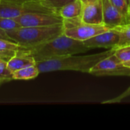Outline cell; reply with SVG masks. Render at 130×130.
Instances as JSON below:
<instances>
[{
    "label": "cell",
    "instance_id": "6da1fadb",
    "mask_svg": "<svg viewBox=\"0 0 130 130\" xmlns=\"http://www.w3.org/2000/svg\"><path fill=\"white\" fill-rule=\"evenodd\" d=\"M115 48L107 51L88 56L71 55L46 59L36 63L40 73L55 71H78L89 73L91 69L101 59L113 54Z\"/></svg>",
    "mask_w": 130,
    "mask_h": 130
},
{
    "label": "cell",
    "instance_id": "7a4b0ae2",
    "mask_svg": "<svg viewBox=\"0 0 130 130\" xmlns=\"http://www.w3.org/2000/svg\"><path fill=\"white\" fill-rule=\"evenodd\" d=\"M89 50L91 49L85 46L83 41L73 39L62 34L41 45L26 51L30 53L36 62H37L54 58L76 55Z\"/></svg>",
    "mask_w": 130,
    "mask_h": 130
},
{
    "label": "cell",
    "instance_id": "3957f363",
    "mask_svg": "<svg viewBox=\"0 0 130 130\" xmlns=\"http://www.w3.org/2000/svg\"><path fill=\"white\" fill-rule=\"evenodd\" d=\"M12 41L25 50L41 45L63 34L62 24L45 27H21L7 31Z\"/></svg>",
    "mask_w": 130,
    "mask_h": 130
},
{
    "label": "cell",
    "instance_id": "277c9868",
    "mask_svg": "<svg viewBox=\"0 0 130 130\" xmlns=\"http://www.w3.org/2000/svg\"><path fill=\"white\" fill-rule=\"evenodd\" d=\"M63 34L73 39L85 41L109 29L104 24H91L84 22L81 17L63 19Z\"/></svg>",
    "mask_w": 130,
    "mask_h": 130
},
{
    "label": "cell",
    "instance_id": "5b68a950",
    "mask_svg": "<svg viewBox=\"0 0 130 130\" xmlns=\"http://www.w3.org/2000/svg\"><path fill=\"white\" fill-rule=\"evenodd\" d=\"M89 74L95 76H130V67L126 66L112 54L98 62Z\"/></svg>",
    "mask_w": 130,
    "mask_h": 130
},
{
    "label": "cell",
    "instance_id": "8992f818",
    "mask_svg": "<svg viewBox=\"0 0 130 130\" xmlns=\"http://www.w3.org/2000/svg\"><path fill=\"white\" fill-rule=\"evenodd\" d=\"M21 27H45L62 24L63 18L59 13L30 12L15 18Z\"/></svg>",
    "mask_w": 130,
    "mask_h": 130
},
{
    "label": "cell",
    "instance_id": "52a82bcc",
    "mask_svg": "<svg viewBox=\"0 0 130 130\" xmlns=\"http://www.w3.org/2000/svg\"><path fill=\"white\" fill-rule=\"evenodd\" d=\"M120 41V34L114 28H110L90 39L83 41L84 44L91 50L96 48H117Z\"/></svg>",
    "mask_w": 130,
    "mask_h": 130
},
{
    "label": "cell",
    "instance_id": "ba28073f",
    "mask_svg": "<svg viewBox=\"0 0 130 130\" xmlns=\"http://www.w3.org/2000/svg\"><path fill=\"white\" fill-rule=\"evenodd\" d=\"M103 2V24L110 28L129 23L126 16L120 12L109 0H102Z\"/></svg>",
    "mask_w": 130,
    "mask_h": 130
},
{
    "label": "cell",
    "instance_id": "9c48e42d",
    "mask_svg": "<svg viewBox=\"0 0 130 130\" xmlns=\"http://www.w3.org/2000/svg\"><path fill=\"white\" fill-rule=\"evenodd\" d=\"M80 17L84 22L88 24H104L102 0H95L83 4V9Z\"/></svg>",
    "mask_w": 130,
    "mask_h": 130
},
{
    "label": "cell",
    "instance_id": "30bf717a",
    "mask_svg": "<svg viewBox=\"0 0 130 130\" xmlns=\"http://www.w3.org/2000/svg\"><path fill=\"white\" fill-rule=\"evenodd\" d=\"M36 63L37 62L33 56L21 48L17 55H15L7 62V66L8 69L13 73L14 72L21 69L36 65Z\"/></svg>",
    "mask_w": 130,
    "mask_h": 130
},
{
    "label": "cell",
    "instance_id": "8fae6325",
    "mask_svg": "<svg viewBox=\"0 0 130 130\" xmlns=\"http://www.w3.org/2000/svg\"><path fill=\"white\" fill-rule=\"evenodd\" d=\"M83 9V3L80 0H74L63 5L59 13L63 19L80 17Z\"/></svg>",
    "mask_w": 130,
    "mask_h": 130
},
{
    "label": "cell",
    "instance_id": "7c38bea8",
    "mask_svg": "<svg viewBox=\"0 0 130 130\" xmlns=\"http://www.w3.org/2000/svg\"><path fill=\"white\" fill-rule=\"evenodd\" d=\"M21 47L15 42L0 39V58L8 62L21 50Z\"/></svg>",
    "mask_w": 130,
    "mask_h": 130
},
{
    "label": "cell",
    "instance_id": "4fadbf2b",
    "mask_svg": "<svg viewBox=\"0 0 130 130\" xmlns=\"http://www.w3.org/2000/svg\"><path fill=\"white\" fill-rule=\"evenodd\" d=\"M40 72L37 65H34L14 72L12 76L14 80H30L37 78Z\"/></svg>",
    "mask_w": 130,
    "mask_h": 130
},
{
    "label": "cell",
    "instance_id": "5bb4252c",
    "mask_svg": "<svg viewBox=\"0 0 130 130\" xmlns=\"http://www.w3.org/2000/svg\"><path fill=\"white\" fill-rule=\"evenodd\" d=\"M120 34V41L117 47L130 45V22L115 27Z\"/></svg>",
    "mask_w": 130,
    "mask_h": 130
},
{
    "label": "cell",
    "instance_id": "9a60e30c",
    "mask_svg": "<svg viewBox=\"0 0 130 130\" xmlns=\"http://www.w3.org/2000/svg\"><path fill=\"white\" fill-rule=\"evenodd\" d=\"M113 54L126 66L130 67V45L115 48Z\"/></svg>",
    "mask_w": 130,
    "mask_h": 130
},
{
    "label": "cell",
    "instance_id": "2e32d148",
    "mask_svg": "<svg viewBox=\"0 0 130 130\" xmlns=\"http://www.w3.org/2000/svg\"><path fill=\"white\" fill-rule=\"evenodd\" d=\"M12 80V72L8 69L7 62L0 58V86Z\"/></svg>",
    "mask_w": 130,
    "mask_h": 130
},
{
    "label": "cell",
    "instance_id": "e0dca14e",
    "mask_svg": "<svg viewBox=\"0 0 130 130\" xmlns=\"http://www.w3.org/2000/svg\"><path fill=\"white\" fill-rule=\"evenodd\" d=\"M21 27V26L15 19L0 17V28L2 30H5L6 32L18 29Z\"/></svg>",
    "mask_w": 130,
    "mask_h": 130
},
{
    "label": "cell",
    "instance_id": "ac0fdd59",
    "mask_svg": "<svg viewBox=\"0 0 130 130\" xmlns=\"http://www.w3.org/2000/svg\"><path fill=\"white\" fill-rule=\"evenodd\" d=\"M130 21V5L126 0H109Z\"/></svg>",
    "mask_w": 130,
    "mask_h": 130
},
{
    "label": "cell",
    "instance_id": "d6986e66",
    "mask_svg": "<svg viewBox=\"0 0 130 130\" xmlns=\"http://www.w3.org/2000/svg\"><path fill=\"white\" fill-rule=\"evenodd\" d=\"M74 0H40V2L46 7L52 8L59 12V10L66 4Z\"/></svg>",
    "mask_w": 130,
    "mask_h": 130
},
{
    "label": "cell",
    "instance_id": "ffe728a7",
    "mask_svg": "<svg viewBox=\"0 0 130 130\" xmlns=\"http://www.w3.org/2000/svg\"><path fill=\"white\" fill-rule=\"evenodd\" d=\"M130 96V87L128 88L123 93H122L121 94H120L119 96L113 98V99H110V100H108V101H103L102 104H114V103H120V101H122L123 100H124V98H127Z\"/></svg>",
    "mask_w": 130,
    "mask_h": 130
},
{
    "label": "cell",
    "instance_id": "44dd1931",
    "mask_svg": "<svg viewBox=\"0 0 130 130\" xmlns=\"http://www.w3.org/2000/svg\"><path fill=\"white\" fill-rule=\"evenodd\" d=\"M0 39H5V40H11V39L9 37V36L8 35L7 32L4 30H2L0 28ZM14 42V41H13Z\"/></svg>",
    "mask_w": 130,
    "mask_h": 130
},
{
    "label": "cell",
    "instance_id": "7402d4cb",
    "mask_svg": "<svg viewBox=\"0 0 130 130\" xmlns=\"http://www.w3.org/2000/svg\"><path fill=\"white\" fill-rule=\"evenodd\" d=\"M5 1L15 2V3H18V4H23V3L28 2H35V1H40V0H5Z\"/></svg>",
    "mask_w": 130,
    "mask_h": 130
},
{
    "label": "cell",
    "instance_id": "603a6c76",
    "mask_svg": "<svg viewBox=\"0 0 130 130\" xmlns=\"http://www.w3.org/2000/svg\"><path fill=\"white\" fill-rule=\"evenodd\" d=\"M83 4H85V3H88V2H93V1H95V0H80Z\"/></svg>",
    "mask_w": 130,
    "mask_h": 130
},
{
    "label": "cell",
    "instance_id": "cb8c5ba5",
    "mask_svg": "<svg viewBox=\"0 0 130 130\" xmlns=\"http://www.w3.org/2000/svg\"><path fill=\"white\" fill-rule=\"evenodd\" d=\"M126 1H127V2H128V3L130 5V0H126Z\"/></svg>",
    "mask_w": 130,
    "mask_h": 130
},
{
    "label": "cell",
    "instance_id": "d4e9b609",
    "mask_svg": "<svg viewBox=\"0 0 130 130\" xmlns=\"http://www.w3.org/2000/svg\"><path fill=\"white\" fill-rule=\"evenodd\" d=\"M0 1H1V0H0Z\"/></svg>",
    "mask_w": 130,
    "mask_h": 130
}]
</instances>
